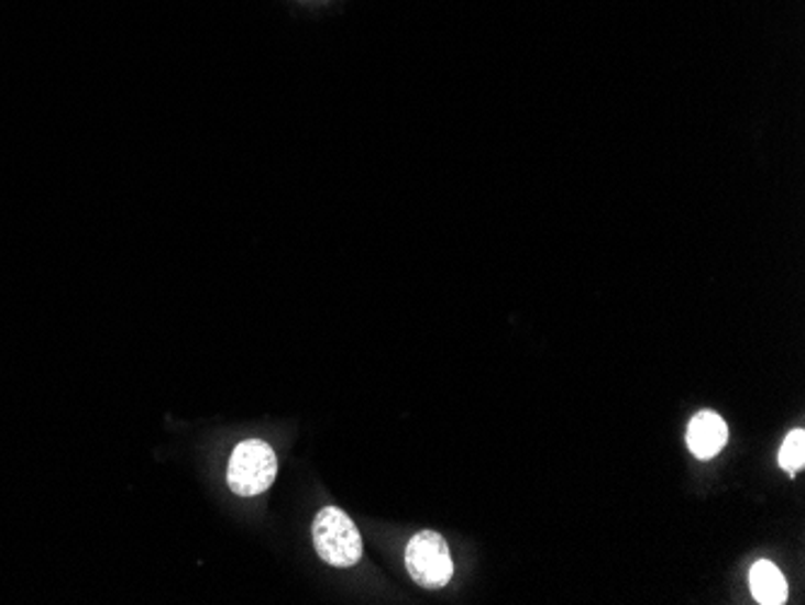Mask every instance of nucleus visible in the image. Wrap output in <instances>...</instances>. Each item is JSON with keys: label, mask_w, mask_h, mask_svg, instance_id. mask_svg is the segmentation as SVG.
<instances>
[{"label": "nucleus", "mask_w": 805, "mask_h": 605, "mask_svg": "<svg viewBox=\"0 0 805 605\" xmlns=\"http://www.w3.org/2000/svg\"><path fill=\"white\" fill-rule=\"evenodd\" d=\"M313 546L333 566H352L362 558V536L355 521L338 507H323L313 519Z\"/></svg>", "instance_id": "f03ea898"}, {"label": "nucleus", "mask_w": 805, "mask_h": 605, "mask_svg": "<svg viewBox=\"0 0 805 605\" xmlns=\"http://www.w3.org/2000/svg\"><path fill=\"white\" fill-rule=\"evenodd\" d=\"M752 596L762 605H782L789 598V584L779 566L770 560H760L750 570Z\"/></svg>", "instance_id": "39448f33"}, {"label": "nucleus", "mask_w": 805, "mask_h": 605, "mask_svg": "<svg viewBox=\"0 0 805 605\" xmlns=\"http://www.w3.org/2000/svg\"><path fill=\"white\" fill-rule=\"evenodd\" d=\"M278 475V459L275 451L261 439L242 441L228 465V485L239 497H254L266 493Z\"/></svg>", "instance_id": "f257e3e1"}, {"label": "nucleus", "mask_w": 805, "mask_h": 605, "mask_svg": "<svg viewBox=\"0 0 805 605\" xmlns=\"http://www.w3.org/2000/svg\"><path fill=\"white\" fill-rule=\"evenodd\" d=\"M805 463V432L803 430H791L784 439L782 449H779V465L789 473L796 475L803 471Z\"/></svg>", "instance_id": "423d86ee"}, {"label": "nucleus", "mask_w": 805, "mask_h": 605, "mask_svg": "<svg viewBox=\"0 0 805 605\" xmlns=\"http://www.w3.org/2000/svg\"><path fill=\"white\" fill-rule=\"evenodd\" d=\"M406 566L412 576L424 588H442L454 576V562L446 540L434 531H420L410 538L406 548Z\"/></svg>", "instance_id": "7ed1b4c3"}, {"label": "nucleus", "mask_w": 805, "mask_h": 605, "mask_svg": "<svg viewBox=\"0 0 805 605\" xmlns=\"http://www.w3.org/2000/svg\"><path fill=\"white\" fill-rule=\"evenodd\" d=\"M728 439V427L721 415L712 410H702L692 418L687 427V447L697 459L709 461L719 453Z\"/></svg>", "instance_id": "20e7f679"}]
</instances>
